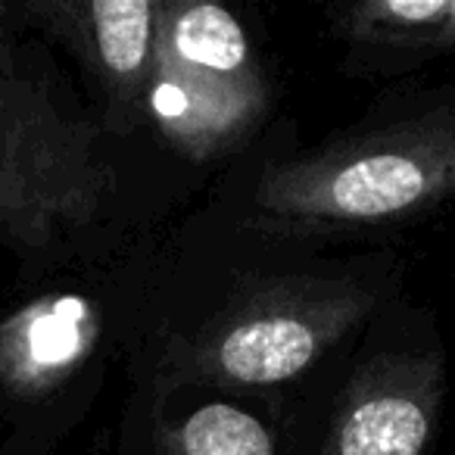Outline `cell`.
I'll list each match as a JSON object with an SVG mask.
<instances>
[{
	"instance_id": "obj_1",
	"label": "cell",
	"mask_w": 455,
	"mask_h": 455,
	"mask_svg": "<svg viewBox=\"0 0 455 455\" xmlns=\"http://www.w3.org/2000/svg\"><path fill=\"white\" fill-rule=\"evenodd\" d=\"M281 241L206 206L116 266L122 355L138 393L268 396L303 384L405 293L384 243Z\"/></svg>"
},
{
	"instance_id": "obj_2",
	"label": "cell",
	"mask_w": 455,
	"mask_h": 455,
	"mask_svg": "<svg viewBox=\"0 0 455 455\" xmlns=\"http://www.w3.org/2000/svg\"><path fill=\"white\" fill-rule=\"evenodd\" d=\"M20 35L0 0V243L22 284L113 268L156 241L188 165L159 140L109 132L51 44Z\"/></svg>"
},
{
	"instance_id": "obj_3",
	"label": "cell",
	"mask_w": 455,
	"mask_h": 455,
	"mask_svg": "<svg viewBox=\"0 0 455 455\" xmlns=\"http://www.w3.org/2000/svg\"><path fill=\"white\" fill-rule=\"evenodd\" d=\"M455 203V84L380 94L309 147L259 140L206 209L253 235L343 243L403 231Z\"/></svg>"
},
{
	"instance_id": "obj_4",
	"label": "cell",
	"mask_w": 455,
	"mask_h": 455,
	"mask_svg": "<svg viewBox=\"0 0 455 455\" xmlns=\"http://www.w3.org/2000/svg\"><path fill=\"white\" fill-rule=\"evenodd\" d=\"M446 396L434 312L399 293L278 405V455H427Z\"/></svg>"
},
{
	"instance_id": "obj_5",
	"label": "cell",
	"mask_w": 455,
	"mask_h": 455,
	"mask_svg": "<svg viewBox=\"0 0 455 455\" xmlns=\"http://www.w3.org/2000/svg\"><path fill=\"white\" fill-rule=\"evenodd\" d=\"M275 84L247 26L206 0H163L147 125L188 169L225 163L262 140Z\"/></svg>"
},
{
	"instance_id": "obj_6",
	"label": "cell",
	"mask_w": 455,
	"mask_h": 455,
	"mask_svg": "<svg viewBox=\"0 0 455 455\" xmlns=\"http://www.w3.org/2000/svg\"><path fill=\"white\" fill-rule=\"evenodd\" d=\"M122 353L116 266L88 272L82 287H57L0 315V403L28 424L53 427V409L88 399L84 384L100 378Z\"/></svg>"
},
{
	"instance_id": "obj_7",
	"label": "cell",
	"mask_w": 455,
	"mask_h": 455,
	"mask_svg": "<svg viewBox=\"0 0 455 455\" xmlns=\"http://www.w3.org/2000/svg\"><path fill=\"white\" fill-rule=\"evenodd\" d=\"M22 32H35L78 63L88 107L119 138L156 140L147 125L163 0H20Z\"/></svg>"
},
{
	"instance_id": "obj_8",
	"label": "cell",
	"mask_w": 455,
	"mask_h": 455,
	"mask_svg": "<svg viewBox=\"0 0 455 455\" xmlns=\"http://www.w3.org/2000/svg\"><path fill=\"white\" fill-rule=\"evenodd\" d=\"M328 28L353 78L409 76L455 53V0H353L328 7Z\"/></svg>"
},
{
	"instance_id": "obj_9",
	"label": "cell",
	"mask_w": 455,
	"mask_h": 455,
	"mask_svg": "<svg viewBox=\"0 0 455 455\" xmlns=\"http://www.w3.org/2000/svg\"><path fill=\"white\" fill-rule=\"evenodd\" d=\"M138 396L153 405V455H278V411L268 421L243 396L206 390L163 393L181 405V415H172L163 399Z\"/></svg>"
},
{
	"instance_id": "obj_10",
	"label": "cell",
	"mask_w": 455,
	"mask_h": 455,
	"mask_svg": "<svg viewBox=\"0 0 455 455\" xmlns=\"http://www.w3.org/2000/svg\"><path fill=\"white\" fill-rule=\"evenodd\" d=\"M38 443H28V440H13V443H10V452L7 455H35V452H38ZM0 455H4V452H0Z\"/></svg>"
}]
</instances>
